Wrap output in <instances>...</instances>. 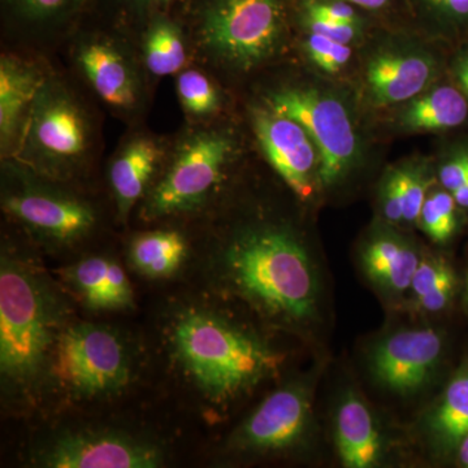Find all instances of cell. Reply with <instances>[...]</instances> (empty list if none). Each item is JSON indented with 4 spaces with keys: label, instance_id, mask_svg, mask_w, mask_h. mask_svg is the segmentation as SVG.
<instances>
[{
    "label": "cell",
    "instance_id": "obj_1",
    "mask_svg": "<svg viewBox=\"0 0 468 468\" xmlns=\"http://www.w3.org/2000/svg\"><path fill=\"white\" fill-rule=\"evenodd\" d=\"M223 268L230 289L273 324L303 331L318 320V268L288 228L241 230L224 252Z\"/></svg>",
    "mask_w": 468,
    "mask_h": 468
},
{
    "label": "cell",
    "instance_id": "obj_2",
    "mask_svg": "<svg viewBox=\"0 0 468 468\" xmlns=\"http://www.w3.org/2000/svg\"><path fill=\"white\" fill-rule=\"evenodd\" d=\"M172 344L185 372L215 403L245 396L273 377L284 360L257 335L203 311L177 320Z\"/></svg>",
    "mask_w": 468,
    "mask_h": 468
},
{
    "label": "cell",
    "instance_id": "obj_3",
    "mask_svg": "<svg viewBox=\"0 0 468 468\" xmlns=\"http://www.w3.org/2000/svg\"><path fill=\"white\" fill-rule=\"evenodd\" d=\"M197 32L218 63L257 69L282 51L294 21V0H197Z\"/></svg>",
    "mask_w": 468,
    "mask_h": 468
},
{
    "label": "cell",
    "instance_id": "obj_4",
    "mask_svg": "<svg viewBox=\"0 0 468 468\" xmlns=\"http://www.w3.org/2000/svg\"><path fill=\"white\" fill-rule=\"evenodd\" d=\"M58 310L32 272L3 258L0 268V368L15 384H27L52 356Z\"/></svg>",
    "mask_w": 468,
    "mask_h": 468
},
{
    "label": "cell",
    "instance_id": "obj_5",
    "mask_svg": "<svg viewBox=\"0 0 468 468\" xmlns=\"http://www.w3.org/2000/svg\"><path fill=\"white\" fill-rule=\"evenodd\" d=\"M266 104L300 122L318 147L319 190L337 186L359 165L363 144L358 122L337 91L316 85L285 86L271 92Z\"/></svg>",
    "mask_w": 468,
    "mask_h": 468
},
{
    "label": "cell",
    "instance_id": "obj_6",
    "mask_svg": "<svg viewBox=\"0 0 468 468\" xmlns=\"http://www.w3.org/2000/svg\"><path fill=\"white\" fill-rule=\"evenodd\" d=\"M51 358L58 383L79 397L109 396L128 383L124 346L103 326L79 324L61 332Z\"/></svg>",
    "mask_w": 468,
    "mask_h": 468
},
{
    "label": "cell",
    "instance_id": "obj_7",
    "mask_svg": "<svg viewBox=\"0 0 468 468\" xmlns=\"http://www.w3.org/2000/svg\"><path fill=\"white\" fill-rule=\"evenodd\" d=\"M234 143L224 132H201L187 138L147 199L149 218L189 211L201 205L223 177Z\"/></svg>",
    "mask_w": 468,
    "mask_h": 468
},
{
    "label": "cell",
    "instance_id": "obj_8",
    "mask_svg": "<svg viewBox=\"0 0 468 468\" xmlns=\"http://www.w3.org/2000/svg\"><path fill=\"white\" fill-rule=\"evenodd\" d=\"M369 52L363 69L366 98L377 109L401 106L435 85L440 60L420 39L392 34Z\"/></svg>",
    "mask_w": 468,
    "mask_h": 468
},
{
    "label": "cell",
    "instance_id": "obj_9",
    "mask_svg": "<svg viewBox=\"0 0 468 468\" xmlns=\"http://www.w3.org/2000/svg\"><path fill=\"white\" fill-rule=\"evenodd\" d=\"M21 144V149L43 163L55 167L72 165L88 150V120L63 89L45 82L27 117Z\"/></svg>",
    "mask_w": 468,
    "mask_h": 468
},
{
    "label": "cell",
    "instance_id": "obj_10",
    "mask_svg": "<svg viewBox=\"0 0 468 468\" xmlns=\"http://www.w3.org/2000/svg\"><path fill=\"white\" fill-rule=\"evenodd\" d=\"M313 388L294 381L271 394L234 435L233 445L254 454L298 448L313 432Z\"/></svg>",
    "mask_w": 468,
    "mask_h": 468
},
{
    "label": "cell",
    "instance_id": "obj_11",
    "mask_svg": "<svg viewBox=\"0 0 468 468\" xmlns=\"http://www.w3.org/2000/svg\"><path fill=\"white\" fill-rule=\"evenodd\" d=\"M443 335L437 329H399L378 341L368 356L372 378L381 388L399 396L423 389L439 368Z\"/></svg>",
    "mask_w": 468,
    "mask_h": 468
},
{
    "label": "cell",
    "instance_id": "obj_12",
    "mask_svg": "<svg viewBox=\"0 0 468 468\" xmlns=\"http://www.w3.org/2000/svg\"><path fill=\"white\" fill-rule=\"evenodd\" d=\"M251 119L268 163L298 198L309 201L319 190L320 156L306 129L267 104L252 109Z\"/></svg>",
    "mask_w": 468,
    "mask_h": 468
},
{
    "label": "cell",
    "instance_id": "obj_13",
    "mask_svg": "<svg viewBox=\"0 0 468 468\" xmlns=\"http://www.w3.org/2000/svg\"><path fill=\"white\" fill-rule=\"evenodd\" d=\"M52 468H154L162 464L155 446L109 432H82L58 440L46 452Z\"/></svg>",
    "mask_w": 468,
    "mask_h": 468
},
{
    "label": "cell",
    "instance_id": "obj_14",
    "mask_svg": "<svg viewBox=\"0 0 468 468\" xmlns=\"http://www.w3.org/2000/svg\"><path fill=\"white\" fill-rule=\"evenodd\" d=\"M5 207L33 232L55 242L76 241L95 223L94 212L84 202L37 187L11 194Z\"/></svg>",
    "mask_w": 468,
    "mask_h": 468
},
{
    "label": "cell",
    "instance_id": "obj_15",
    "mask_svg": "<svg viewBox=\"0 0 468 468\" xmlns=\"http://www.w3.org/2000/svg\"><path fill=\"white\" fill-rule=\"evenodd\" d=\"M421 252L408 237L383 228L371 234L360 250V266L378 291L388 297L410 292Z\"/></svg>",
    "mask_w": 468,
    "mask_h": 468
},
{
    "label": "cell",
    "instance_id": "obj_16",
    "mask_svg": "<svg viewBox=\"0 0 468 468\" xmlns=\"http://www.w3.org/2000/svg\"><path fill=\"white\" fill-rule=\"evenodd\" d=\"M335 442L347 468H372L383 460L384 442L363 397L347 390L335 412Z\"/></svg>",
    "mask_w": 468,
    "mask_h": 468
},
{
    "label": "cell",
    "instance_id": "obj_17",
    "mask_svg": "<svg viewBox=\"0 0 468 468\" xmlns=\"http://www.w3.org/2000/svg\"><path fill=\"white\" fill-rule=\"evenodd\" d=\"M79 64L101 101L119 110L133 109L138 101L137 80L126 58L109 43H86Z\"/></svg>",
    "mask_w": 468,
    "mask_h": 468
},
{
    "label": "cell",
    "instance_id": "obj_18",
    "mask_svg": "<svg viewBox=\"0 0 468 468\" xmlns=\"http://www.w3.org/2000/svg\"><path fill=\"white\" fill-rule=\"evenodd\" d=\"M394 117L397 128L406 133L449 131L466 122L468 101L454 86L433 85L401 104Z\"/></svg>",
    "mask_w": 468,
    "mask_h": 468
},
{
    "label": "cell",
    "instance_id": "obj_19",
    "mask_svg": "<svg viewBox=\"0 0 468 468\" xmlns=\"http://www.w3.org/2000/svg\"><path fill=\"white\" fill-rule=\"evenodd\" d=\"M36 68L16 58H3L0 63V138L3 151L23 135L34 101L45 85Z\"/></svg>",
    "mask_w": 468,
    "mask_h": 468
},
{
    "label": "cell",
    "instance_id": "obj_20",
    "mask_svg": "<svg viewBox=\"0 0 468 468\" xmlns=\"http://www.w3.org/2000/svg\"><path fill=\"white\" fill-rule=\"evenodd\" d=\"M162 159V147L149 137L129 141L110 168V181L120 218L128 217L143 197Z\"/></svg>",
    "mask_w": 468,
    "mask_h": 468
},
{
    "label": "cell",
    "instance_id": "obj_21",
    "mask_svg": "<svg viewBox=\"0 0 468 468\" xmlns=\"http://www.w3.org/2000/svg\"><path fill=\"white\" fill-rule=\"evenodd\" d=\"M424 433L431 448L439 454L458 451L468 435V366L452 378L428 411Z\"/></svg>",
    "mask_w": 468,
    "mask_h": 468
},
{
    "label": "cell",
    "instance_id": "obj_22",
    "mask_svg": "<svg viewBox=\"0 0 468 468\" xmlns=\"http://www.w3.org/2000/svg\"><path fill=\"white\" fill-rule=\"evenodd\" d=\"M68 276L92 309H125L133 301L128 277L115 261L88 258L76 264Z\"/></svg>",
    "mask_w": 468,
    "mask_h": 468
},
{
    "label": "cell",
    "instance_id": "obj_23",
    "mask_svg": "<svg viewBox=\"0 0 468 468\" xmlns=\"http://www.w3.org/2000/svg\"><path fill=\"white\" fill-rule=\"evenodd\" d=\"M186 242L175 230H153L140 234L132 241V264L138 272L153 279L171 276L183 263Z\"/></svg>",
    "mask_w": 468,
    "mask_h": 468
},
{
    "label": "cell",
    "instance_id": "obj_24",
    "mask_svg": "<svg viewBox=\"0 0 468 468\" xmlns=\"http://www.w3.org/2000/svg\"><path fill=\"white\" fill-rule=\"evenodd\" d=\"M457 277L442 257L423 255L412 277L410 294L415 309L424 314L441 313L451 304Z\"/></svg>",
    "mask_w": 468,
    "mask_h": 468
},
{
    "label": "cell",
    "instance_id": "obj_25",
    "mask_svg": "<svg viewBox=\"0 0 468 468\" xmlns=\"http://www.w3.org/2000/svg\"><path fill=\"white\" fill-rule=\"evenodd\" d=\"M144 63L151 75L165 77L180 72L186 63L183 32L171 17L155 14L144 37Z\"/></svg>",
    "mask_w": 468,
    "mask_h": 468
},
{
    "label": "cell",
    "instance_id": "obj_26",
    "mask_svg": "<svg viewBox=\"0 0 468 468\" xmlns=\"http://www.w3.org/2000/svg\"><path fill=\"white\" fill-rule=\"evenodd\" d=\"M412 20L443 34L468 30V0H409Z\"/></svg>",
    "mask_w": 468,
    "mask_h": 468
},
{
    "label": "cell",
    "instance_id": "obj_27",
    "mask_svg": "<svg viewBox=\"0 0 468 468\" xmlns=\"http://www.w3.org/2000/svg\"><path fill=\"white\" fill-rule=\"evenodd\" d=\"M458 207L454 197L448 190L431 189L428 193L418 226L436 243L451 241L458 228Z\"/></svg>",
    "mask_w": 468,
    "mask_h": 468
},
{
    "label": "cell",
    "instance_id": "obj_28",
    "mask_svg": "<svg viewBox=\"0 0 468 468\" xmlns=\"http://www.w3.org/2000/svg\"><path fill=\"white\" fill-rule=\"evenodd\" d=\"M399 168L403 198V226H414L418 224L421 207L432 189L433 178L424 160H415Z\"/></svg>",
    "mask_w": 468,
    "mask_h": 468
},
{
    "label": "cell",
    "instance_id": "obj_29",
    "mask_svg": "<svg viewBox=\"0 0 468 468\" xmlns=\"http://www.w3.org/2000/svg\"><path fill=\"white\" fill-rule=\"evenodd\" d=\"M178 98L187 112L196 116L211 115L220 106L217 88L209 81L205 73L190 69L181 72L177 77Z\"/></svg>",
    "mask_w": 468,
    "mask_h": 468
},
{
    "label": "cell",
    "instance_id": "obj_30",
    "mask_svg": "<svg viewBox=\"0 0 468 468\" xmlns=\"http://www.w3.org/2000/svg\"><path fill=\"white\" fill-rule=\"evenodd\" d=\"M303 48L311 63L326 75H338L349 66L353 48L322 34L303 32Z\"/></svg>",
    "mask_w": 468,
    "mask_h": 468
},
{
    "label": "cell",
    "instance_id": "obj_31",
    "mask_svg": "<svg viewBox=\"0 0 468 468\" xmlns=\"http://www.w3.org/2000/svg\"><path fill=\"white\" fill-rule=\"evenodd\" d=\"M295 24L301 27L303 32L322 34L334 41L345 43V45L353 46L354 43L363 41L367 34L369 27L358 26V24H345L338 21L325 20L309 16V15L300 14L294 9Z\"/></svg>",
    "mask_w": 468,
    "mask_h": 468
},
{
    "label": "cell",
    "instance_id": "obj_32",
    "mask_svg": "<svg viewBox=\"0 0 468 468\" xmlns=\"http://www.w3.org/2000/svg\"><path fill=\"white\" fill-rule=\"evenodd\" d=\"M381 217L388 226H403V198L399 168H392L384 176L378 192Z\"/></svg>",
    "mask_w": 468,
    "mask_h": 468
},
{
    "label": "cell",
    "instance_id": "obj_33",
    "mask_svg": "<svg viewBox=\"0 0 468 468\" xmlns=\"http://www.w3.org/2000/svg\"><path fill=\"white\" fill-rule=\"evenodd\" d=\"M369 15L378 23L412 20L409 0H345Z\"/></svg>",
    "mask_w": 468,
    "mask_h": 468
},
{
    "label": "cell",
    "instance_id": "obj_34",
    "mask_svg": "<svg viewBox=\"0 0 468 468\" xmlns=\"http://www.w3.org/2000/svg\"><path fill=\"white\" fill-rule=\"evenodd\" d=\"M24 16L34 20H48L68 11L77 0H7Z\"/></svg>",
    "mask_w": 468,
    "mask_h": 468
},
{
    "label": "cell",
    "instance_id": "obj_35",
    "mask_svg": "<svg viewBox=\"0 0 468 468\" xmlns=\"http://www.w3.org/2000/svg\"><path fill=\"white\" fill-rule=\"evenodd\" d=\"M437 178L443 189L455 192L468 180V150L460 151L446 160L437 172Z\"/></svg>",
    "mask_w": 468,
    "mask_h": 468
},
{
    "label": "cell",
    "instance_id": "obj_36",
    "mask_svg": "<svg viewBox=\"0 0 468 468\" xmlns=\"http://www.w3.org/2000/svg\"><path fill=\"white\" fill-rule=\"evenodd\" d=\"M454 69L455 77H457L458 82L463 89L464 94L468 97V52L458 58Z\"/></svg>",
    "mask_w": 468,
    "mask_h": 468
},
{
    "label": "cell",
    "instance_id": "obj_37",
    "mask_svg": "<svg viewBox=\"0 0 468 468\" xmlns=\"http://www.w3.org/2000/svg\"><path fill=\"white\" fill-rule=\"evenodd\" d=\"M132 5L144 11H162V9L169 7L172 3L180 2V0H129Z\"/></svg>",
    "mask_w": 468,
    "mask_h": 468
},
{
    "label": "cell",
    "instance_id": "obj_38",
    "mask_svg": "<svg viewBox=\"0 0 468 468\" xmlns=\"http://www.w3.org/2000/svg\"><path fill=\"white\" fill-rule=\"evenodd\" d=\"M452 194L460 207L468 208V180Z\"/></svg>",
    "mask_w": 468,
    "mask_h": 468
},
{
    "label": "cell",
    "instance_id": "obj_39",
    "mask_svg": "<svg viewBox=\"0 0 468 468\" xmlns=\"http://www.w3.org/2000/svg\"><path fill=\"white\" fill-rule=\"evenodd\" d=\"M458 457L461 463L468 467V435L462 440L461 445L458 446Z\"/></svg>",
    "mask_w": 468,
    "mask_h": 468
},
{
    "label": "cell",
    "instance_id": "obj_40",
    "mask_svg": "<svg viewBox=\"0 0 468 468\" xmlns=\"http://www.w3.org/2000/svg\"><path fill=\"white\" fill-rule=\"evenodd\" d=\"M467 301H468V282H467Z\"/></svg>",
    "mask_w": 468,
    "mask_h": 468
}]
</instances>
